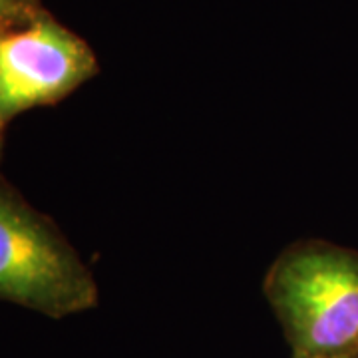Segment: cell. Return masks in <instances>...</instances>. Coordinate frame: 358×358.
<instances>
[{
  "label": "cell",
  "mask_w": 358,
  "mask_h": 358,
  "mask_svg": "<svg viewBox=\"0 0 358 358\" xmlns=\"http://www.w3.org/2000/svg\"><path fill=\"white\" fill-rule=\"evenodd\" d=\"M263 291L293 358L358 357V251L296 241L273 261Z\"/></svg>",
  "instance_id": "cell-1"
},
{
  "label": "cell",
  "mask_w": 358,
  "mask_h": 358,
  "mask_svg": "<svg viewBox=\"0 0 358 358\" xmlns=\"http://www.w3.org/2000/svg\"><path fill=\"white\" fill-rule=\"evenodd\" d=\"M98 72L88 42L48 10L28 24L0 30V157L16 115L58 103Z\"/></svg>",
  "instance_id": "cell-3"
},
{
  "label": "cell",
  "mask_w": 358,
  "mask_h": 358,
  "mask_svg": "<svg viewBox=\"0 0 358 358\" xmlns=\"http://www.w3.org/2000/svg\"><path fill=\"white\" fill-rule=\"evenodd\" d=\"M355 358H358V357H355Z\"/></svg>",
  "instance_id": "cell-5"
},
{
  "label": "cell",
  "mask_w": 358,
  "mask_h": 358,
  "mask_svg": "<svg viewBox=\"0 0 358 358\" xmlns=\"http://www.w3.org/2000/svg\"><path fill=\"white\" fill-rule=\"evenodd\" d=\"M98 299L76 249L0 176V301L64 319L94 308Z\"/></svg>",
  "instance_id": "cell-2"
},
{
  "label": "cell",
  "mask_w": 358,
  "mask_h": 358,
  "mask_svg": "<svg viewBox=\"0 0 358 358\" xmlns=\"http://www.w3.org/2000/svg\"><path fill=\"white\" fill-rule=\"evenodd\" d=\"M44 10L40 0H0V30L28 24Z\"/></svg>",
  "instance_id": "cell-4"
}]
</instances>
